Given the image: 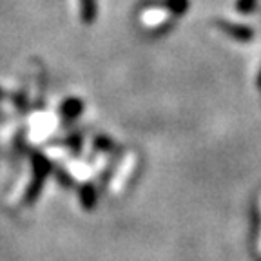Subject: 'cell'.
Returning a JSON list of instances; mask_svg holds the SVG:
<instances>
[{
  "label": "cell",
  "mask_w": 261,
  "mask_h": 261,
  "mask_svg": "<svg viewBox=\"0 0 261 261\" xmlns=\"http://www.w3.org/2000/svg\"><path fill=\"white\" fill-rule=\"evenodd\" d=\"M142 18L145 24H158L163 18H167V11L160 8H149L142 13Z\"/></svg>",
  "instance_id": "1"
},
{
  "label": "cell",
  "mask_w": 261,
  "mask_h": 261,
  "mask_svg": "<svg viewBox=\"0 0 261 261\" xmlns=\"http://www.w3.org/2000/svg\"><path fill=\"white\" fill-rule=\"evenodd\" d=\"M80 11L84 20L93 22L94 15H96V2L94 0H80Z\"/></svg>",
  "instance_id": "2"
},
{
  "label": "cell",
  "mask_w": 261,
  "mask_h": 261,
  "mask_svg": "<svg viewBox=\"0 0 261 261\" xmlns=\"http://www.w3.org/2000/svg\"><path fill=\"white\" fill-rule=\"evenodd\" d=\"M225 28V31H228L230 35H234V37L241 38V40H245V38L250 37V31L249 28H241V25H232V24H221Z\"/></svg>",
  "instance_id": "3"
},
{
  "label": "cell",
  "mask_w": 261,
  "mask_h": 261,
  "mask_svg": "<svg viewBox=\"0 0 261 261\" xmlns=\"http://www.w3.org/2000/svg\"><path fill=\"white\" fill-rule=\"evenodd\" d=\"M163 4L167 6V8L171 9L172 13H176V15L184 13L185 9L189 8V2H187V0H165Z\"/></svg>",
  "instance_id": "4"
},
{
  "label": "cell",
  "mask_w": 261,
  "mask_h": 261,
  "mask_svg": "<svg viewBox=\"0 0 261 261\" xmlns=\"http://www.w3.org/2000/svg\"><path fill=\"white\" fill-rule=\"evenodd\" d=\"M254 2H256V0H240V2H238V9H240V11H249V9H252Z\"/></svg>",
  "instance_id": "5"
}]
</instances>
